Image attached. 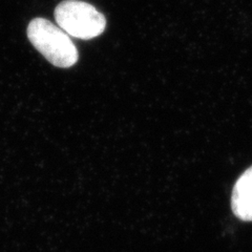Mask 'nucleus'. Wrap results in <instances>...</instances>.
Masks as SVG:
<instances>
[{
	"label": "nucleus",
	"mask_w": 252,
	"mask_h": 252,
	"mask_svg": "<svg viewBox=\"0 0 252 252\" xmlns=\"http://www.w3.org/2000/svg\"><path fill=\"white\" fill-rule=\"evenodd\" d=\"M233 214L243 220H252V166L235 182L231 195Z\"/></svg>",
	"instance_id": "7ed1b4c3"
},
{
	"label": "nucleus",
	"mask_w": 252,
	"mask_h": 252,
	"mask_svg": "<svg viewBox=\"0 0 252 252\" xmlns=\"http://www.w3.org/2000/svg\"><path fill=\"white\" fill-rule=\"evenodd\" d=\"M57 25L68 36L83 40L96 38L106 28L104 15L92 4L80 0H64L55 9Z\"/></svg>",
	"instance_id": "f03ea898"
},
{
	"label": "nucleus",
	"mask_w": 252,
	"mask_h": 252,
	"mask_svg": "<svg viewBox=\"0 0 252 252\" xmlns=\"http://www.w3.org/2000/svg\"><path fill=\"white\" fill-rule=\"evenodd\" d=\"M29 40L45 59L57 67H70L78 61L72 39L61 28L44 18H35L27 30Z\"/></svg>",
	"instance_id": "f257e3e1"
}]
</instances>
